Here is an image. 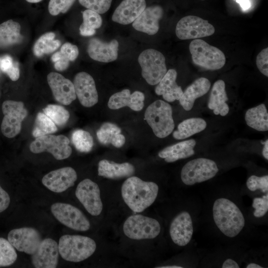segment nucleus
I'll list each match as a JSON object with an SVG mask.
<instances>
[{"instance_id": "1", "label": "nucleus", "mask_w": 268, "mask_h": 268, "mask_svg": "<svg viewBox=\"0 0 268 268\" xmlns=\"http://www.w3.org/2000/svg\"><path fill=\"white\" fill-rule=\"evenodd\" d=\"M212 216L217 228L229 238L238 236L246 225V219L241 209L234 201L227 197H219L214 201Z\"/></svg>"}, {"instance_id": "2", "label": "nucleus", "mask_w": 268, "mask_h": 268, "mask_svg": "<svg viewBox=\"0 0 268 268\" xmlns=\"http://www.w3.org/2000/svg\"><path fill=\"white\" fill-rule=\"evenodd\" d=\"M159 187L153 182L144 181L136 176H131L121 187L123 199L134 212H141L151 205L156 200Z\"/></svg>"}, {"instance_id": "3", "label": "nucleus", "mask_w": 268, "mask_h": 268, "mask_svg": "<svg viewBox=\"0 0 268 268\" xmlns=\"http://www.w3.org/2000/svg\"><path fill=\"white\" fill-rule=\"evenodd\" d=\"M59 254L69 262H80L93 254L96 244L90 237L78 235H65L61 237L59 244Z\"/></svg>"}, {"instance_id": "4", "label": "nucleus", "mask_w": 268, "mask_h": 268, "mask_svg": "<svg viewBox=\"0 0 268 268\" xmlns=\"http://www.w3.org/2000/svg\"><path fill=\"white\" fill-rule=\"evenodd\" d=\"M145 119L154 134L159 138H164L173 132L174 122L171 105L161 100L152 103L146 109Z\"/></svg>"}, {"instance_id": "5", "label": "nucleus", "mask_w": 268, "mask_h": 268, "mask_svg": "<svg viewBox=\"0 0 268 268\" xmlns=\"http://www.w3.org/2000/svg\"><path fill=\"white\" fill-rule=\"evenodd\" d=\"M189 50L193 63L204 69H219L225 64L224 54L218 48L208 44L203 40H193L190 44Z\"/></svg>"}, {"instance_id": "6", "label": "nucleus", "mask_w": 268, "mask_h": 268, "mask_svg": "<svg viewBox=\"0 0 268 268\" xmlns=\"http://www.w3.org/2000/svg\"><path fill=\"white\" fill-rule=\"evenodd\" d=\"M219 171L216 162L206 158L192 159L183 167L181 179L185 185L193 186L214 177Z\"/></svg>"}, {"instance_id": "7", "label": "nucleus", "mask_w": 268, "mask_h": 268, "mask_svg": "<svg viewBox=\"0 0 268 268\" xmlns=\"http://www.w3.org/2000/svg\"><path fill=\"white\" fill-rule=\"evenodd\" d=\"M123 229L124 234L129 238L140 240L155 238L160 233L161 227L155 218L134 214L127 218Z\"/></svg>"}, {"instance_id": "8", "label": "nucleus", "mask_w": 268, "mask_h": 268, "mask_svg": "<svg viewBox=\"0 0 268 268\" xmlns=\"http://www.w3.org/2000/svg\"><path fill=\"white\" fill-rule=\"evenodd\" d=\"M138 62L141 68V75L150 85L157 84L167 72L165 58L159 51L148 49L138 56Z\"/></svg>"}, {"instance_id": "9", "label": "nucleus", "mask_w": 268, "mask_h": 268, "mask_svg": "<svg viewBox=\"0 0 268 268\" xmlns=\"http://www.w3.org/2000/svg\"><path fill=\"white\" fill-rule=\"evenodd\" d=\"M69 143V139L64 135L47 134L36 137L31 143L29 149L34 153L47 151L56 159L63 160L69 157L72 153Z\"/></svg>"}, {"instance_id": "10", "label": "nucleus", "mask_w": 268, "mask_h": 268, "mask_svg": "<svg viewBox=\"0 0 268 268\" xmlns=\"http://www.w3.org/2000/svg\"><path fill=\"white\" fill-rule=\"evenodd\" d=\"M4 115L1 124L2 134L8 138H12L21 131V124L27 115V111L21 101L6 100L2 105Z\"/></svg>"}, {"instance_id": "11", "label": "nucleus", "mask_w": 268, "mask_h": 268, "mask_svg": "<svg viewBox=\"0 0 268 268\" xmlns=\"http://www.w3.org/2000/svg\"><path fill=\"white\" fill-rule=\"evenodd\" d=\"M51 210L59 222L71 229L86 231L90 227L87 218L80 209L72 205L56 202L51 205Z\"/></svg>"}, {"instance_id": "12", "label": "nucleus", "mask_w": 268, "mask_h": 268, "mask_svg": "<svg viewBox=\"0 0 268 268\" xmlns=\"http://www.w3.org/2000/svg\"><path fill=\"white\" fill-rule=\"evenodd\" d=\"M213 26L208 21L193 15L182 18L176 27V35L181 40L197 39L212 35Z\"/></svg>"}, {"instance_id": "13", "label": "nucleus", "mask_w": 268, "mask_h": 268, "mask_svg": "<svg viewBox=\"0 0 268 268\" xmlns=\"http://www.w3.org/2000/svg\"><path fill=\"white\" fill-rule=\"evenodd\" d=\"M75 196L87 211L98 216L103 210V203L98 185L89 179H85L77 185Z\"/></svg>"}, {"instance_id": "14", "label": "nucleus", "mask_w": 268, "mask_h": 268, "mask_svg": "<svg viewBox=\"0 0 268 268\" xmlns=\"http://www.w3.org/2000/svg\"><path fill=\"white\" fill-rule=\"evenodd\" d=\"M194 232V221L189 211L183 210L172 219L169 226V234L173 242L184 247L191 242Z\"/></svg>"}, {"instance_id": "15", "label": "nucleus", "mask_w": 268, "mask_h": 268, "mask_svg": "<svg viewBox=\"0 0 268 268\" xmlns=\"http://www.w3.org/2000/svg\"><path fill=\"white\" fill-rule=\"evenodd\" d=\"M7 239L15 249L30 255L35 253L42 240L38 231L32 227L12 229Z\"/></svg>"}, {"instance_id": "16", "label": "nucleus", "mask_w": 268, "mask_h": 268, "mask_svg": "<svg viewBox=\"0 0 268 268\" xmlns=\"http://www.w3.org/2000/svg\"><path fill=\"white\" fill-rule=\"evenodd\" d=\"M77 174L70 167H65L53 170L42 178V184L50 191L61 193L74 185Z\"/></svg>"}, {"instance_id": "17", "label": "nucleus", "mask_w": 268, "mask_h": 268, "mask_svg": "<svg viewBox=\"0 0 268 268\" xmlns=\"http://www.w3.org/2000/svg\"><path fill=\"white\" fill-rule=\"evenodd\" d=\"M73 85L76 97L80 103L85 107L95 105L98 101V95L95 81L88 73L80 72L74 76Z\"/></svg>"}, {"instance_id": "18", "label": "nucleus", "mask_w": 268, "mask_h": 268, "mask_svg": "<svg viewBox=\"0 0 268 268\" xmlns=\"http://www.w3.org/2000/svg\"><path fill=\"white\" fill-rule=\"evenodd\" d=\"M48 84L55 99L64 105H68L75 100L76 95L73 83L62 74L51 72L47 75Z\"/></svg>"}, {"instance_id": "19", "label": "nucleus", "mask_w": 268, "mask_h": 268, "mask_svg": "<svg viewBox=\"0 0 268 268\" xmlns=\"http://www.w3.org/2000/svg\"><path fill=\"white\" fill-rule=\"evenodd\" d=\"M59 255L57 243L51 238H46L42 240L37 251L31 255V262L36 268H55Z\"/></svg>"}, {"instance_id": "20", "label": "nucleus", "mask_w": 268, "mask_h": 268, "mask_svg": "<svg viewBox=\"0 0 268 268\" xmlns=\"http://www.w3.org/2000/svg\"><path fill=\"white\" fill-rule=\"evenodd\" d=\"M163 15V9L158 5H151L143 10L133 22V27L137 31L149 35L155 34L159 29V20Z\"/></svg>"}, {"instance_id": "21", "label": "nucleus", "mask_w": 268, "mask_h": 268, "mask_svg": "<svg viewBox=\"0 0 268 268\" xmlns=\"http://www.w3.org/2000/svg\"><path fill=\"white\" fill-rule=\"evenodd\" d=\"M119 43L113 39L109 42H104L94 38L88 43L87 52L93 60L103 62L109 63L115 61L118 56Z\"/></svg>"}, {"instance_id": "22", "label": "nucleus", "mask_w": 268, "mask_h": 268, "mask_svg": "<svg viewBox=\"0 0 268 268\" xmlns=\"http://www.w3.org/2000/svg\"><path fill=\"white\" fill-rule=\"evenodd\" d=\"M146 7L145 0H123L115 10L112 20L121 24L133 23Z\"/></svg>"}, {"instance_id": "23", "label": "nucleus", "mask_w": 268, "mask_h": 268, "mask_svg": "<svg viewBox=\"0 0 268 268\" xmlns=\"http://www.w3.org/2000/svg\"><path fill=\"white\" fill-rule=\"evenodd\" d=\"M144 94L139 91L131 93L130 90L125 89L113 94L109 98L108 107L113 110L128 106L135 111L141 110L144 106Z\"/></svg>"}, {"instance_id": "24", "label": "nucleus", "mask_w": 268, "mask_h": 268, "mask_svg": "<svg viewBox=\"0 0 268 268\" xmlns=\"http://www.w3.org/2000/svg\"><path fill=\"white\" fill-rule=\"evenodd\" d=\"M177 76L175 69H169L155 88L156 94L162 95L167 102L179 100L183 93L181 87L176 83Z\"/></svg>"}, {"instance_id": "25", "label": "nucleus", "mask_w": 268, "mask_h": 268, "mask_svg": "<svg viewBox=\"0 0 268 268\" xmlns=\"http://www.w3.org/2000/svg\"><path fill=\"white\" fill-rule=\"evenodd\" d=\"M135 172L134 166L130 163H117L106 159L99 161L98 174L111 179H119L132 176Z\"/></svg>"}, {"instance_id": "26", "label": "nucleus", "mask_w": 268, "mask_h": 268, "mask_svg": "<svg viewBox=\"0 0 268 268\" xmlns=\"http://www.w3.org/2000/svg\"><path fill=\"white\" fill-rule=\"evenodd\" d=\"M210 86V82L207 78H197L183 92L179 100L181 105L185 110H191L195 100L205 94L209 91Z\"/></svg>"}, {"instance_id": "27", "label": "nucleus", "mask_w": 268, "mask_h": 268, "mask_svg": "<svg viewBox=\"0 0 268 268\" xmlns=\"http://www.w3.org/2000/svg\"><path fill=\"white\" fill-rule=\"evenodd\" d=\"M196 144L194 139L181 141L164 148L158 155L166 162H174L193 156L195 154L194 148Z\"/></svg>"}, {"instance_id": "28", "label": "nucleus", "mask_w": 268, "mask_h": 268, "mask_svg": "<svg viewBox=\"0 0 268 268\" xmlns=\"http://www.w3.org/2000/svg\"><path fill=\"white\" fill-rule=\"evenodd\" d=\"M228 98L225 90V84L219 79L214 82L212 87L208 102V107L212 110L214 114L226 116L229 108L226 102Z\"/></svg>"}, {"instance_id": "29", "label": "nucleus", "mask_w": 268, "mask_h": 268, "mask_svg": "<svg viewBox=\"0 0 268 268\" xmlns=\"http://www.w3.org/2000/svg\"><path fill=\"white\" fill-rule=\"evenodd\" d=\"M19 23L11 19L0 24V48H5L21 43L23 37L20 34Z\"/></svg>"}, {"instance_id": "30", "label": "nucleus", "mask_w": 268, "mask_h": 268, "mask_svg": "<svg viewBox=\"0 0 268 268\" xmlns=\"http://www.w3.org/2000/svg\"><path fill=\"white\" fill-rule=\"evenodd\" d=\"M246 124L250 127L261 132L268 130V113L264 104L248 109L245 116Z\"/></svg>"}, {"instance_id": "31", "label": "nucleus", "mask_w": 268, "mask_h": 268, "mask_svg": "<svg viewBox=\"0 0 268 268\" xmlns=\"http://www.w3.org/2000/svg\"><path fill=\"white\" fill-rule=\"evenodd\" d=\"M78 54L77 47L67 42L62 46L60 51L52 55L51 60L54 63L55 68L61 71L67 69L69 65V62L75 60Z\"/></svg>"}, {"instance_id": "32", "label": "nucleus", "mask_w": 268, "mask_h": 268, "mask_svg": "<svg viewBox=\"0 0 268 268\" xmlns=\"http://www.w3.org/2000/svg\"><path fill=\"white\" fill-rule=\"evenodd\" d=\"M206 123L200 118H192L180 123L177 129L173 133L176 139H183L203 131L206 127Z\"/></svg>"}, {"instance_id": "33", "label": "nucleus", "mask_w": 268, "mask_h": 268, "mask_svg": "<svg viewBox=\"0 0 268 268\" xmlns=\"http://www.w3.org/2000/svg\"><path fill=\"white\" fill-rule=\"evenodd\" d=\"M55 34L47 32L42 35L35 42L33 53L37 57L53 53L61 46V41L55 40Z\"/></svg>"}, {"instance_id": "34", "label": "nucleus", "mask_w": 268, "mask_h": 268, "mask_svg": "<svg viewBox=\"0 0 268 268\" xmlns=\"http://www.w3.org/2000/svg\"><path fill=\"white\" fill-rule=\"evenodd\" d=\"M82 17L83 22L79 27L80 34L83 36L93 35L95 29L102 25L101 16L98 13L87 9L82 12Z\"/></svg>"}, {"instance_id": "35", "label": "nucleus", "mask_w": 268, "mask_h": 268, "mask_svg": "<svg viewBox=\"0 0 268 268\" xmlns=\"http://www.w3.org/2000/svg\"><path fill=\"white\" fill-rule=\"evenodd\" d=\"M57 131L56 124L46 115L38 113L36 116L32 135L35 137L53 134Z\"/></svg>"}, {"instance_id": "36", "label": "nucleus", "mask_w": 268, "mask_h": 268, "mask_svg": "<svg viewBox=\"0 0 268 268\" xmlns=\"http://www.w3.org/2000/svg\"><path fill=\"white\" fill-rule=\"evenodd\" d=\"M71 140L75 148L81 152H89L94 144L92 135L83 130L74 131L72 134Z\"/></svg>"}, {"instance_id": "37", "label": "nucleus", "mask_w": 268, "mask_h": 268, "mask_svg": "<svg viewBox=\"0 0 268 268\" xmlns=\"http://www.w3.org/2000/svg\"><path fill=\"white\" fill-rule=\"evenodd\" d=\"M43 112L57 126H64L68 121L70 115L64 107L56 104H50L43 109Z\"/></svg>"}, {"instance_id": "38", "label": "nucleus", "mask_w": 268, "mask_h": 268, "mask_svg": "<svg viewBox=\"0 0 268 268\" xmlns=\"http://www.w3.org/2000/svg\"><path fill=\"white\" fill-rule=\"evenodd\" d=\"M121 129L116 125L109 122L103 123L96 132L97 139L103 144H111L115 137L121 134Z\"/></svg>"}, {"instance_id": "39", "label": "nucleus", "mask_w": 268, "mask_h": 268, "mask_svg": "<svg viewBox=\"0 0 268 268\" xmlns=\"http://www.w3.org/2000/svg\"><path fill=\"white\" fill-rule=\"evenodd\" d=\"M17 258L13 246L3 238L0 237V267L12 265Z\"/></svg>"}, {"instance_id": "40", "label": "nucleus", "mask_w": 268, "mask_h": 268, "mask_svg": "<svg viewBox=\"0 0 268 268\" xmlns=\"http://www.w3.org/2000/svg\"><path fill=\"white\" fill-rule=\"evenodd\" d=\"M0 69L6 73L12 81L18 79L20 73L18 64L14 62L9 55H5L1 58Z\"/></svg>"}, {"instance_id": "41", "label": "nucleus", "mask_w": 268, "mask_h": 268, "mask_svg": "<svg viewBox=\"0 0 268 268\" xmlns=\"http://www.w3.org/2000/svg\"><path fill=\"white\" fill-rule=\"evenodd\" d=\"M246 186L252 192L261 191L263 193L268 192V175L263 176H250L247 180Z\"/></svg>"}, {"instance_id": "42", "label": "nucleus", "mask_w": 268, "mask_h": 268, "mask_svg": "<svg viewBox=\"0 0 268 268\" xmlns=\"http://www.w3.org/2000/svg\"><path fill=\"white\" fill-rule=\"evenodd\" d=\"M80 4L88 9L99 14L106 12L110 8L112 0H78Z\"/></svg>"}, {"instance_id": "43", "label": "nucleus", "mask_w": 268, "mask_h": 268, "mask_svg": "<svg viewBox=\"0 0 268 268\" xmlns=\"http://www.w3.org/2000/svg\"><path fill=\"white\" fill-rule=\"evenodd\" d=\"M75 0H50L48 5L49 13L56 16L60 13L67 12L71 7Z\"/></svg>"}, {"instance_id": "44", "label": "nucleus", "mask_w": 268, "mask_h": 268, "mask_svg": "<svg viewBox=\"0 0 268 268\" xmlns=\"http://www.w3.org/2000/svg\"><path fill=\"white\" fill-rule=\"evenodd\" d=\"M252 207L254 209L253 215L256 218H262L268 212V193L261 197L253 199Z\"/></svg>"}, {"instance_id": "45", "label": "nucleus", "mask_w": 268, "mask_h": 268, "mask_svg": "<svg viewBox=\"0 0 268 268\" xmlns=\"http://www.w3.org/2000/svg\"><path fill=\"white\" fill-rule=\"evenodd\" d=\"M256 65L260 71L268 76V48L263 49L257 55Z\"/></svg>"}, {"instance_id": "46", "label": "nucleus", "mask_w": 268, "mask_h": 268, "mask_svg": "<svg viewBox=\"0 0 268 268\" xmlns=\"http://www.w3.org/2000/svg\"><path fill=\"white\" fill-rule=\"evenodd\" d=\"M10 199L8 193L0 186V213L5 210L9 206Z\"/></svg>"}, {"instance_id": "47", "label": "nucleus", "mask_w": 268, "mask_h": 268, "mask_svg": "<svg viewBox=\"0 0 268 268\" xmlns=\"http://www.w3.org/2000/svg\"><path fill=\"white\" fill-rule=\"evenodd\" d=\"M125 136L121 134H119L114 139L111 144L116 147L120 148L125 144Z\"/></svg>"}, {"instance_id": "48", "label": "nucleus", "mask_w": 268, "mask_h": 268, "mask_svg": "<svg viewBox=\"0 0 268 268\" xmlns=\"http://www.w3.org/2000/svg\"><path fill=\"white\" fill-rule=\"evenodd\" d=\"M222 268H239L238 263L234 260L230 258L226 259L222 264Z\"/></svg>"}, {"instance_id": "49", "label": "nucleus", "mask_w": 268, "mask_h": 268, "mask_svg": "<svg viewBox=\"0 0 268 268\" xmlns=\"http://www.w3.org/2000/svg\"><path fill=\"white\" fill-rule=\"evenodd\" d=\"M236 0L237 1V2H238L240 4L241 6L244 10H246L248 9L251 5L250 2L249 0Z\"/></svg>"}, {"instance_id": "50", "label": "nucleus", "mask_w": 268, "mask_h": 268, "mask_svg": "<svg viewBox=\"0 0 268 268\" xmlns=\"http://www.w3.org/2000/svg\"><path fill=\"white\" fill-rule=\"evenodd\" d=\"M262 154L264 157L266 159L268 160V139H267L265 143L264 146L262 150Z\"/></svg>"}, {"instance_id": "51", "label": "nucleus", "mask_w": 268, "mask_h": 268, "mask_svg": "<svg viewBox=\"0 0 268 268\" xmlns=\"http://www.w3.org/2000/svg\"><path fill=\"white\" fill-rule=\"evenodd\" d=\"M246 267L247 268H263L261 265L255 263H251L248 264Z\"/></svg>"}, {"instance_id": "52", "label": "nucleus", "mask_w": 268, "mask_h": 268, "mask_svg": "<svg viewBox=\"0 0 268 268\" xmlns=\"http://www.w3.org/2000/svg\"><path fill=\"white\" fill-rule=\"evenodd\" d=\"M158 268H182V266L179 265H166L157 267Z\"/></svg>"}, {"instance_id": "53", "label": "nucleus", "mask_w": 268, "mask_h": 268, "mask_svg": "<svg viewBox=\"0 0 268 268\" xmlns=\"http://www.w3.org/2000/svg\"><path fill=\"white\" fill-rule=\"evenodd\" d=\"M27 2L30 3H37L41 1L42 0H26Z\"/></svg>"}, {"instance_id": "54", "label": "nucleus", "mask_w": 268, "mask_h": 268, "mask_svg": "<svg viewBox=\"0 0 268 268\" xmlns=\"http://www.w3.org/2000/svg\"><path fill=\"white\" fill-rule=\"evenodd\" d=\"M0 62H1V58L0 57Z\"/></svg>"}, {"instance_id": "55", "label": "nucleus", "mask_w": 268, "mask_h": 268, "mask_svg": "<svg viewBox=\"0 0 268 268\" xmlns=\"http://www.w3.org/2000/svg\"></svg>"}]
</instances>
